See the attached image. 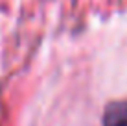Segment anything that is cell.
Masks as SVG:
<instances>
[{
  "instance_id": "6da1fadb",
  "label": "cell",
  "mask_w": 127,
  "mask_h": 126,
  "mask_svg": "<svg viewBox=\"0 0 127 126\" xmlns=\"http://www.w3.org/2000/svg\"><path fill=\"white\" fill-rule=\"evenodd\" d=\"M103 126H127V98L107 104L103 111Z\"/></svg>"
}]
</instances>
